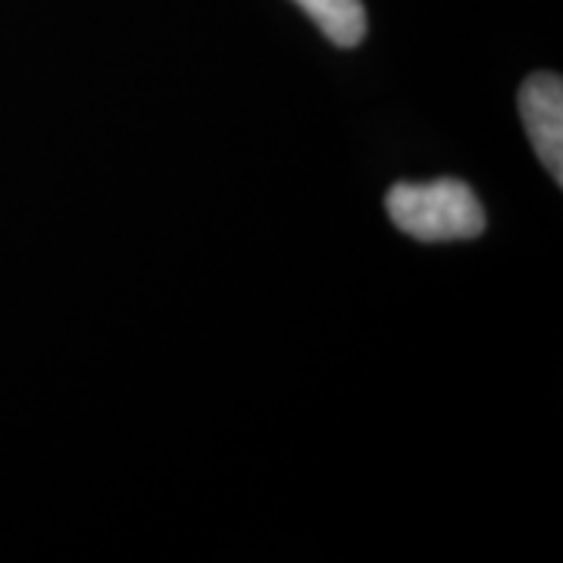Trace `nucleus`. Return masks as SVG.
Masks as SVG:
<instances>
[{"label": "nucleus", "instance_id": "nucleus-3", "mask_svg": "<svg viewBox=\"0 0 563 563\" xmlns=\"http://www.w3.org/2000/svg\"><path fill=\"white\" fill-rule=\"evenodd\" d=\"M310 20L317 22L335 47H357L366 38V10L361 0H295Z\"/></svg>", "mask_w": 563, "mask_h": 563}, {"label": "nucleus", "instance_id": "nucleus-2", "mask_svg": "<svg viewBox=\"0 0 563 563\" xmlns=\"http://www.w3.org/2000/svg\"><path fill=\"white\" fill-rule=\"evenodd\" d=\"M520 120L551 179L563 181V81L558 73H536L520 85Z\"/></svg>", "mask_w": 563, "mask_h": 563}, {"label": "nucleus", "instance_id": "nucleus-1", "mask_svg": "<svg viewBox=\"0 0 563 563\" xmlns=\"http://www.w3.org/2000/svg\"><path fill=\"white\" fill-rule=\"evenodd\" d=\"M385 210L404 235L417 242H466L485 232L483 203L461 179L398 181L385 198Z\"/></svg>", "mask_w": 563, "mask_h": 563}]
</instances>
